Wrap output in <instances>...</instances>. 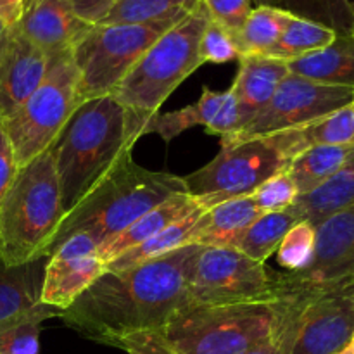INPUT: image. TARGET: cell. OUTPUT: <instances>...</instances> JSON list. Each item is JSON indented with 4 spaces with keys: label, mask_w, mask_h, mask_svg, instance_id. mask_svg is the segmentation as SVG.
<instances>
[{
    "label": "cell",
    "mask_w": 354,
    "mask_h": 354,
    "mask_svg": "<svg viewBox=\"0 0 354 354\" xmlns=\"http://www.w3.org/2000/svg\"><path fill=\"white\" fill-rule=\"evenodd\" d=\"M199 249L187 245L121 272L107 270L57 318L106 346L124 335L159 332L190 306V275Z\"/></svg>",
    "instance_id": "6da1fadb"
},
{
    "label": "cell",
    "mask_w": 354,
    "mask_h": 354,
    "mask_svg": "<svg viewBox=\"0 0 354 354\" xmlns=\"http://www.w3.org/2000/svg\"><path fill=\"white\" fill-rule=\"evenodd\" d=\"M147 120L114 97L83 100L48 147L54 158L64 214L121 161L130 158Z\"/></svg>",
    "instance_id": "7a4b0ae2"
},
{
    "label": "cell",
    "mask_w": 354,
    "mask_h": 354,
    "mask_svg": "<svg viewBox=\"0 0 354 354\" xmlns=\"http://www.w3.org/2000/svg\"><path fill=\"white\" fill-rule=\"evenodd\" d=\"M185 192L183 176L142 168L130 156L62 216L47 258L76 234L90 235L100 248L152 207Z\"/></svg>",
    "instance_id": "3957f363"
},
{
    "label": "cell",
    "mask_w": 354,
    "mask_h": 354,
    "mask_svg": "<svg viewBox=\"0 0 354 354\" xmlns=\"http://www.w3.org/2000/svg\"><path fill=\"white\" fill-rule=\"evenodd\" d=\"M287 296L270 303L187 306L158 332L175 354H248L280 330Z\"/></svg>",
    "instance_id": "277c9868"
},
{
    "label": "cell",
    "mask_w": 354,
    "mask_h": 354,
    "mask_svg": "<svg viewBox=\"0 0 354 354\" xmlns=\"http://www.w3.org/2000/svg\"><path fill=\"white\" fill-rule=\"evenodd\" d=\"M64 216L50 151L21 166L0 209V261L24 265L47 259L48 245Z\"/></svg>",
    "instance_id": "5b68a950"
},
{
    "label": "cell",
    "mask_w": 354,
    "mask_h": 354,
    "mask_svg": "<svg viewBox=\"0 0 354 354\" xmlns=\"http://www.w3.org/2000/svg\"><path fill=\"white\" fill-rule=\"evenodd\" d=\"M207 23L209 16L201 2L149 47L109 95L145 120L159 113L183 80L203 66L199 41Z\"/></svg>",
    "instance_id": "8992f818"
},
{
    "label": "cell",
    "mask_w": 354,
    "mask_h": 354,
    "mask_svg": "<svg viewBox=\"0 0 354 354\" xmlns=\"http://www.w3.org/2000/svg\"><path fill=\"white\" fill-rule=\"evenodd\" d=\"M82 102L73 52L48 55L44 82L12 116L0 123L19 168L48 151Z\"/></svg>",
    "instance_id": "52a82bcc"
},
{
    "label": "cell",
    "mask_w": 354,
    "mask_h": 354,
    "mask_svg": "<svg viewBox=\"0 0 354 354\" xmlns=\"http://www.w3.org/2000/svg\"><path fill=\"white\" fill-rule=\"evenodd\" d=\"M182 19L93 24L71 50L80 73L82 100L109 95L149 47Z\"/></svg>",
    "instance_id": "ba28073f"
},
{
    "label": "cell",
    "mask_w": 354,
    "mask_h": 354,
    "mask_svg": "<svg viewBox=\"0 0 354 354\" xmlns=\"http://www.w3.org/2000/svg\"><path fill=\"white\" fill-rule=\"evenodd\" d=\"M289 165V156L275 135H268L221 147L216 158L183 180L190 196L213 207L225 201L252 196L266 180L286 171Z\"/></svg>",
    "instance_id": "9c48e42d"
},
{
    "label": "cell",
    "mask_w": 354,
    "mask_h": 354,
    "mask_svg": "<svg viewBox=\"0 0 354 354\" xmlns=\"http://www.w3.org/2000/svg\"><path fill=\"white\" fill-rule=\"evenodd\" d=\"M282 297L280 273L235 248H203L190 275V304L270 303Z\"/></svg>",
    "instance_id": "30bf717a"
},
{
    "label": "cell",
    "mask_w": 354,
    "mask_h": 354,
    "mask_svg": "<svg viewBox=\"0 0 354 354\" xmlns=\"http://www.w3.org/2000/svg\"><path fill=\"white\" fill-rule=\"evenodd\" d=\"M282 294L346 292L354 296V203L317 225V245L301 272L280 273Z\"/></svg>",
    "instance_id": "8fae6325"
},
{
    "label": "cell",
    "mask_w": 354,
    "mask_h": 354,
    "mask_svg": "<svg viewBox=\"0 0 354 354\" xmlns=\"http://www.w3.org/2000/svg\"><path fill=\"white\" fill-rule=\"evenodd\" d=\"M353 99L354 86L325 85L289 73L282 80L265 111L244 131L235 135L230 140L221 142V147L248 138L268 137L280 131L304 127L349 106Z\"/></svg>",
    "instance_id": "7c38bea8"
},
{
    "label": "cell",
    "mask_w": 354,
    "mask_h": 354,
    "mask_svg": "<svg viewBox=\"0 0 354 354\" xmlns=\"http://www.w3.org/2000/svg\"><path fill=\"white\" fill-rule=\"evenodd\" d=\"M106 272L99 244L86 234L71 235L45 261L40 303L57 311L68 310Z\"/></svg>",
    "instance_id": "4fadbf2b"
},
{
    "label": "cell",
    "mask_w": 354,
    "mask_h": 354,
    "mask_svg": "<svg viewBox=\"0 0 354 354\" xmlns=\"http://www.w3.org/2000/svg\"><path fill=\"white\" fill-rule=\"evenodd\" d=\"M304 297L306 301L297 318L289 354H339L344 351L354 337L353 294L322 292Z\"/></svg>",
    "instance_id": "5bb4252c"
},
{
    "label": "cell",
    "mask_w": 354,
    "mask_h": 354,
    "mask_svg": "<svg viewBox=\"0 0 354 354\" xmlns=\"http://www.w3.org/2000/svg\"><path fill=\"white\" fill-rule=\"evenodd\" d=\"M48 55L9 28L0 47V123L12 116L44 82Z\"/></svg>",
    "instance_id": "9a60e30c"
},
{
    "label": "cell",
    "mask_w": 354,
    "mask_h": 354,
    "mask_svg": "<svg viewBox=\"0 0 354 354\" xmlns=\"http://www.w3.org/2000/svg\"><path fill=\"white\" fill-rule=\"evenodd\" d=\"M14 28L45 54L54 55L73 50L92 24L76 16L71 0H26L23 16Z\"/></svg>",
    "instance_id": "2e32d148"
},
{
    "label": "cell",
    "mask_w": 354,
    "mask_h": 354,
    "mask_svg": "<svg viewBox=\"0 0 354 354\" xmlns=\"http://www.w3.org/2000/svg\"><path fill=\"white\" fill-rule=\"evenodd\" d=\"M287 75H289V68L286 62L279 59L268 57V55H241L239 57V71L230 86L237 100L239 111V131L235 135L244 131L265 111ZM230 138H225L221 142H227Z\"/></svg>",
    "instance_id": "e0dca14e"
},
{
    "label": "cell",
    "mask_w": 354,
    "mask_h": 354,
    "mask_svg": "<svg viewBox=\"0 0 354 354\" xmlns=\"http://www.w3.org/2000/svg\"><path fill=\"white\" fill-rule=\"evenodd\" d=\"M199 207L207 206H204L197 197L190 196L189 192L169 197L165 203L158 204V206L152 207L151 211L142 214L137 221H133L130 227L124 228V230L121 232V234H118L116 237L104 242L99 248V256L107 265V263L113 261L114 258L124 254L127 251L137 248L138 244H142V242H145L147 239H151L152 235L159 234V232H162L165 228H168L169 225L187 218L189 214H192L194 211L199 209Z\"/></svg>",
    "instance_id": "ac0fdd59"
},
{
    "label": "cell",
    "mask_w": 354,
    "mask_h": 354,
    "mask_svg": "<svg viewBox=\"0 0 354 354\" xmlns=\"http://www.w3.org/2000/svg\"><path fill=\"white\" fill-rule=\"evenodd\" d=\"M45 259L6 265L0 261V330L41 306Z\"/></svg>",
    "instance_id": "d6986e66"
},
{
    "label": "cell",
    "mask_w": 354,
    "mask_h": 354,
    "mask_svg": "<svg viewBox=\"0 0 354 354\" xmlns=\"http://www.w3.org/2000/svg\"><path fill=\"white\" fill-rule=\"evenodd\" d=\"M261 214V209L256 206L252 196L216 204L201 214L194 245L235 248L239 239Z\"/></svg>",
    "instance_id": "ffe728a7"
},
{
    "label": "cell",
    "mask_w": 354,
    "mask_h": 354,
    "mask_svg": "<svg viewBox=\"0 0 354 354\" xmlns=\"http://www.w3.org/2000/svg\"><path fill=\"white\" fill-rule=\"evenodd\" d=\"M275 135L282 151L292 161L296 156L317 145H353L354 144V113L351 104L322 120L304 127L280 131Z\"/></svg>",
    "instance_id": "44dd1931"
},
{
    "label": "cell",
    "mask_w": 354,
    "mask_h": 354,
    "mask_svg": "<svg viewBox=\"0 0 354 354\" xmlns=\"http://www.w3.org/2000/svg\"><path fill=\"white\" fill-rule=\"evenodd\" d=\"M289 73L325 85L354 86V40L337 37L328 47L286 62Z\"/></svg>",
    "instance_id": "7402d4cb"
},
{
    "label": "cell",
    "mask_w": 354,
    "mask_h": 354,
    "mask_svg": "<svg viewBox=\"0 0 354 354\" xmlns=\"http://www.w3.org/2000/svg\"><path fill=\"white\" fill-rule=\"evenodd\" d=\"M354 152L353 145H317L290 161L287 175L292 178L299 196H308L327 183Z\"/></svg>",
    "instance_id": "603a6c76"
},
{
    "label": "cell",
    "mask_w": 354,
    "mask_h": 354,
    "mask_svg": "<svg viewBox=\"0 0 354 354\" xmlns=\"http://www.w3.org/2000/svg\"><path fill=\"white\" fill-rule=\"evenodd\" d=\"M351 203H354V152L327 183L308 196L297 197L290 209L301 221L306 220L317 227Z\"/></svg>",
    "instance_id": "cb8c5ba5"
},
{
    "label": "cell",
    "mask_w": 354,
    "mask_h": 354,
    "mask_svg": "<svg viewBox=\"0 0 354 354\" xmlns=\"http://www.w3.org/2000/svg\"><path fill=\"white\" fill-rule=\"evenodd\" d=\"M207 209L209 207H199V209L194 211L192 214H189L183 220L176 221V223L169 225L168 228H165L159 234L152 235L151 239L138 244L137 248L118 256L113 261L107 263V270L109 272H121V270L131 268V266L161 258V256L169 254V252L176 251V249L194 245L197 234V221H199L201 214Z\"/></svg>",
    "instance_id": "d4e9b609"
},
{
    "label": "cell",
    "mask_w": 354,
    "mask_h": 354,
    "mask_svg": "<svg viewBox=\"0 0 354 354\" xmlns=\"http://www.w3.org/2000/svg\"><path fill=\"white\" fill-rule=\"evenodd\" d=\"M292 14L280 7H252L242 30L234 37L241 55H266L279 41Z\"/></svg>",
    "instance_id": "484cf974"
},
{
    "label": "cell",
    "mask_w": 354,
    "mask_h": 354,
    "mask_svg": "<svg viewBox=\"0 0 354 354\" xmlns=\"http://www.w3.org/2000/svg\"><path fill=\"white\" fill-rule=\"evenodd\" d=\"M297 221L301 220L290 207L279 213L261 214L239 239L235 249L244 252L254 261L266 263L270 256L275 254L282 239Z\"/></svg>",
    "instance_id": "4316f807"
},
{
    "label": "cell",
    "mask_w": 354,
    "mask_h": 354,
    "mask_svg": "<svg viewBox=\"0 0 354 354\" xmlns=\"http://www.w3.org/2000/svg\"><path fill=\"white\" fill-rule=\"evenodd\" d=\"M201 0H120L99 24H144L182 19L199 7Z\"/></svg>",
    "instance_id": "83f0119b"
},
{
    "label": "cell",
    "mask_w": 354,
    "mask_h": 354,
    "mask_svg": "<svg viewBox=\"0 0 354 354\" xmlns=\"http://www.w3.org/2000/svg\"><path fill=\"white\" fill-rule=\"evenodd\" d=\"M335 38H337V35L328 28L294 16L286 26L283 33L280 35L279 41L273 45V48L266 55L289 62L328 47Z\"/></svg>",
    "instance_id": "f1b7e54d"
},
{
    "label": "cell",
    "mask_w": 354,
    "mask_h": 354,
    "mask_svg": "<svg viewBox=\"0 0 354 354\" xmlns=\"http://www.w3.org/2000/svg\"><path fill=\"white\" fill-rule=\"evenodd\" d=\"M280 9L328 28L337 37H351L354 28V3L351 0H280Z\"/></svg>",
    "instance_id": "f546056e"
},
{
    "label": "cell",
    "mask_w": 354,
    "mask_h": 354,
    "mask_svg": "<svg viewBox=\"0 0 354 354\" xmlns=\"http://www.w3.org/2000/svg\"><path fill=\"white\" fill-rule=\"evenodd\" d=\"M197 106L203 116V127L206 133L218 135L221 140L234 137L239 131V111L232 90H211L209 86H203Z\"/></svg>",
    "instance_id": "4dcf8cb0"
},
{
    "label": "cell",
    "mask_w": 354,
    "mask_h": 354,
    "mask_svg": "<svg viewBox=\"0 0 354 354\" xmlns=\"http://www.w3.org/2000/svg\"><path fill=\"white\" fill-rule=\"evenodd\" d=\"M57 310L41 304L37 311L14 322L0 330V354L40 353L41 325L48 318H57Z\"/></svg>",
    "instance_id": "1f68e13d"
},
{
    "label": "cell",
    "mask_w": 354,
    "mask_h": 354,
    "mask_svg": "<svg viewBox=\"0 0 354 354\" xmlns=\"http://www.w3.org/2000/svg\"><path fill=\"white\" fill-rule=\"evenodd\" d=\"M317 245V227L310 221H297L277 249V261L286 272H301L311 263Z\"/></svg>",
    "instance_id": "d6a6232c"
},
{
    "label": "cell",
    "mask_w": 354,
    "mask_h": 354,
    "mask_svg": "<svg viewBox=\"0 0 354 354\" xmlns=\"http://www.w3.org/2000/svg\"><path fill=\"white\" fill-rule=\"evenodd\" d=\"M194 127H203V116H201L199 106L192 104L183 109L171 111V113H156L145 123L142 135L156 133L169 144L175 137Z\"/></svg>",
    "instance_id": "836d02e7"
},
{
    "label": "cell",
    "mask_w": 354,
    "mask_h": 354,
    "mask_svg": "<svg viewBox=\"0 0 354 354\" xmlns=\"http://www.w3.org/2000/svg\"><path fill=\"white\" fill-rule=\"evenodd\" d=\"M297 197L299 194L287 171L277 173L252 194V199L263 214L289 209L296 203Z\"/></svg>",
    "instance_id": "e575fe53"
},
{
    "label": "cell",
    "mask_w": 354,
    "mask_h": 354,
    "mask_svg": "<svg viewBox=\"0 0 354 354\" xmlns=\"http://www.w3.org/2000/svg\"><path fill=\"white\" fill-rule=\"evenodd\" d=\"M199 55L203 64H206V62L223 64V62H230L241 57L234 37L225 28H221L220 24L211 19L207 26L204 28L203 37H201Z\"/></svg>",
    "instance_id": "d590c367"
},
{
    "label": "cell",
    "mask_w": 354,
    "mask_h": 354,
    "mask_svg": "<svg viewBox=\"0 0 354 354\" xmlns=\"http://www.w3.org/2000/svg\"><path fill=\"white\" fill-rule=\"evenodd\" d=\"M211 21L220 24L232 37L239 33L252 10V0H201Z\"/></svg>",
    "instance_id": "8d00e7d4"
},
{
    "label": "cell",
    "mask_w": 354,
    "mask_h": 354,
    "mask_svg": "<svg viewBox=\"0 0 354 354\" xmlns=\"http://www.w3.org/2000/svg\"><path fill=\"white\" fill-rule=\"evenodd\" d=\"M287 296V310L283 315V322L280 330L277 332L275 337L266 344L252 349L248 354H289L290 344L294 341V334L297 328V318H299L301 310H303L304 299L297 294H286Z\"/></svg>",
    "instance_id": "74e56055"
},
{
    "label": "cell",
    "mask_w": 354,
    "mask_h": 354,
    "mask_svg": "<svg viewBox=\"0 0 354 354\" xmlns=\"http://www.w3.org/2000/svg\"><path fill=\"white\" fill-rule=\"evenodd\" d=\"M107 346L118 348L128 354H175L158 332L124 335V337L113 339L111 342H107Z\"/></svg>",
    "instance_id": "f35d334b"
},
{
    "label": "cell",
    "mask_w": 354,
    "mask_h": 354,
    "mask_svg": "<svg viewBox=\"0 0 354 354\" xmlns=\"http://www.w3.org/2000/svg\"><path fill=\"white\" fill-rule=\"evenodd\" d=\"M17 169H19V166H17L16 158H14L12 145H10L3 128L0 127V209H2V204L6 201L14 178H16Z\"/></svg>",
    "instance_id": "ab89813d"
},
{
    "label": "cell",
    "mask_w": 354,
    "mask_h": 354,
    "mask_svg": "<svg viewBox=\"0 0 354 354\" xmlns=\"http://www.w3.org/2000/svg\"><path fill=\"white\" fill-rule=\"evenodd\" d=\"M76 16L88 24H99L120 0H71Z\"/></svg>",
    "instance_id": "60d3db41"
},
{
    "label": "cell",
    "mask_w": 354,
    "mask_h": 354,
    "mask_svg": "<svg viewBox=\"0 0 354 354\" xmlns=\"http://www.w3.org/2000/svg\"><path fill=\"white\" fill-rule=\"evenodd\" d=\"M26 0H0V21L9 30L19 23Z\"/></svg>",
    "instance_id": "b9f144b4"
},
{
    "label": "cell",
    "mask_w": 354,
    "mask_h": 354,
    "mask_svg": "<svg viewBox=\"0 0 354 354\" xmlns=\"http://www.w3.org/2000/svg\"><path fill=\"white\" fill-rule=\"evenodd\" d=\"M252 6L254 7H259V6L280 7V0H252Z\"/></svg>",
    "instance_id": "7bdbcfd3"
},
{
    "label": "cell",
    "mask_w": 354,
    "mask_h": 354,
    "mask_svg": "<svg viewBox=\"0 0 354 354\" xmlns=\"http://www.w3.org/2000/svg\"><path fill=\"white\" fill-rule=\"evenodd\" d=\"M6 35H7V28L3 26V24H2V21H0V47H2V44H3V38H6Z\"/></svg>",
    "instance_id": "ee69618b"
},
{
    "label": "cell",
    "mask_w": 354,
    "mask_h": 354,
    "mask_svg": "<svg viewBox=\"0 0 354 354\" xmlns=\"http://www.w3.org/2000/svg\"><path fill=\"white\" fill-rule=\"evenodd\" d=\"M342 354H354V349L351 348V344H349V346H348V348H346V349H344V351H342Z\"/></svg>",
    "instance_id": "f6af8a7d"
},
{
    "label": "cell",
    "mask_w": 354,
    "mask_h": 354,
    "mask_svg": "<svg viewBox=\"0 0 354 354\" xmlns=\"http://www.w3.org/2000/svg\"><path fill=\"white\" fill-rule=\"evenodd\" d=\"M351 38L354 40V28H353V31H351Z\"/></svg>",
    "instance_id": "bcb514c9"
},
{
    "label": "cell",
    "mask_w": 354,
    "mask_h": 354,
    "mask_svg": "<svg viewBox=\"0 0 354 354\" xmlns=\"http://www.w3.org/2000/svg\"><path fill=\"white\" fill-rule=\"evenodd\" d=\"M351 348L354 349V337H353V341H351Z\"/></svg>",
    "instance_id": "7dc6e473"
},
{
    "label": "cell",
    "mask_w": 354,
    "mask_h": 354,
    "mask_svg": "<svg viewBox=\"0 0 354 354\" xmlns=\"http://www.w3.org/2000/svg\"><path fill=\"white\" fill-rule=\"evenodd\" d=\"M351 107H353V113H354V99H353V102H351Z\"/></svg>",
    "instance_id": "c3c4849f"
},
{
    "label": "cell",
    "mask_w": 354,
    "mask_h": 354,
    "mask_svg": "<svg viewBox=\"0 0 354 354\" xmlns=\"http://www.w3.org/2000/svg\"><path fill=\"white\" fill-rule=\"evenodd\" d=\"M339 354H342V353H339Z\"/></svg>",
    "instance_id": "681fc988"
}]
</instances>
